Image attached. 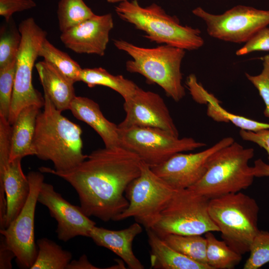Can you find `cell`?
Here are the masks:
<instances>
[{
  "mask_svg": "<svg viewBox=\"0 0 269 269\" xmlns=\"http://www.w3.org/2000/svg\"><path fill=\"white\" fill-rule=\"evenodd\" d=\"M254 155L253 148L234 141L211 155L204 174L189 189L210 199L248 188L255 177L249 165Z\"/></svg>",
  "mask_w": 269,
  "mask_h": 269,
  "instance_id": "cell-5",
  "label": "cell"
},
{
  "mask_svg": "<svg viewBox=\"0 0 269 269\" xmlns=\"http://www.w3.org/2000/svg\"><path fill=\"white\" fill-rule=\"evenodd\" d=\"M150 266L154 269H212L188 258L168 245L152 229H146Z\"/></svg>",
  "mask_w": 269,
  "mask_h": 269,
  "instance_id": "cell-23",
  "label": "cell"
},
{
  "mask_svg": "<svg viewBox=\"0 0 269 269\" xmlns=\"http://www.w3.org/2000/svg\"><path fill=\"white\" fill-rule=\"evenodd\" d=\"M36 6L33 0H0V15L8 22L15 12L28 10Z\"/></svg>",
  "mask_w": 269,
  "mask_h": 269,
  "instance_id": "cell-36",
  "label": "cell"
},
{
  "mask_svg": "<svg viewBox=\"0 0 269 269\" xmlns=\"http://www.w3.org/2000/svg\"><path fill=\"white\" fill-rule=\"evenodd\" d=\"M69 110L76 118L87 124L97 133L106 147L120 146L118 126L104 117L99 105L94 101L76 96Z\"/></svg>",
  "mask_w": 269,
  "mask_h": 269,
  "instance_id": "cell-19",
  "label": "cell"
},
{
  "mask_svg": "<svg viewBox=\"0 0 269 269\" xmlns=\"http://www.w3.org/2000/svg\"><path fill=\"white\" fill-rule=\"evenodd\" d=\"M206 260L212 269H232L241 262L242 255L231 249L223 240L216 238L212 232L205 234Z\"/></svg>",
  "mask_w": 269,
  "mask_h": 269,
  "instance_id": "cell-26",
  "label": "cell"
},
{
  "mask_svg": "<svg viewBox=\"0 0 269 269\" xmlns=\"http://www.w3.org/2000/svg\"><path fill=\"white\" fill-rule=\"evenodd\" d=\"M161 238L172 248L188 258L200 264L208 265L206 260L207 242L205 237L168 234Z\"/></svg>",
  "mask_w": 269,
  "mask_h": 269,
  "instance_id": "cell-28",
  "label": "cell"
},
{
  "mask_svg": "<svg viewBox=\"0 0 269 269\" xmlns=\"http://www.w3.org/2000/svg\"><path fill=\"white\" fill-rule=\"evenodd\" d=\"M11 125L8 119L0 116V175L9 162L11 149Z\"/></svg>",
  "mask_w": 269,
  "mask_h": 269,
  "instance_id": "cell-34",
  "label": "cell"
},
{
  "mask_svg": "<svg viewBox=\"0 0 269 269\" xmlns=\"http://www.w3.org/2000/svg\"><path fill=\"white\" fill-rule=\"evenodd\" d=\"M80 81L90 88L96 86L110 88L118 93L124 100L131 97L138 87L134 82L123 75H114L102 67L82 69Z\"/></svg>",
  "mask_w": 269,
  "mask_h": 269,
  "instance_id": "cell-24",
  "label": "cell"
},
{
  "mask_svg": "<svg viewBox=\"0 0 269 269\" xmlns=\"http://www.w3.org/2000/svg\"><path fill=\"white\" fill-rule=\"evenodd\" d=\"M263 64V69L260 74L253 76L246 73L245 75L258 90L265 104L264 115L269 119V54L264 57Z\"/></svg>",
  "mask_w": 269,
  "mask_h": 269,
  "instance_id": "cell-33",
  "label": "cell"
},
{
  "mask_svg": "<svg viewBox=\"0 0 269 269\" xmlns=\"http://www.w3.org/2000/svg\"><path fill=\"white\" fill-rule=\"evenodd\" d=\"M95 14L83 0H60L57 10L61 32L92 17Z\"/></svg>",
  "mask_w": 269,
  "mask_h": 269,
  "instance_id": "cell-29",
  "label": "cell"
},
{
  "mask_svg": "<svg viewBox=\"0 0 269 269\" xmlns=\"http://www.w3.org/2000/svg\"><path fill=\"white\" fill-rule=\"evenodd\" d=\"M239 134L242 139L255 143L264 148L268 154L269 160V129L256 132L241 129Z\"/></svg>",
  "mask_w": 269,
  "mask_h": 269,
  "instance_id": "cell-37",
  "label": "cell"
},
{
  "mask_svg": "<svg viewBox=\"0 0 269 269\" xmlns=\"http://www.w3.org/2000/svg\"><path fill=\"white\" fill-rule=\"evenodd\" d=\"M43 91L59 111L69 110L76 95L73 82L53 65L43 60L35 65Z\"/></svg>",
  "mask_w": 269,
  "mask_h": 269,
  "instance_id": "cell-20",
  "label": "cell"
},
{
  "mask_svg": "<svg viewBox=\"0 0 269 269\" xmlns=\"http://www.w3.org/2000/svg\"><path fill=\"white\" fill-rule=\"evenodd\" d=\"M15 258L14 253L6 245L3 236L0 235V269H9L12 266L11 261Z\"/></svg>",
  "mask_w": 269,
  "mask_h": 269,
  "instance_id": "cell-38",
  "label": "cell"
},
{
  "mask_svg": "<svg viewBox=\"0 0 269 269\" xmlns=\"http://www.w3.org/2000/svg\"><path fill=\"white\" fill-rule=\"evenodd\" d=\"M141 160L134 153L121 146L92 151L85 160L70 170L56 171L42 166V173H50L68 182L77 192L82 211L88 217L108 222L129 206L124 193L139 176Z\"/></svg>",
  "mask_w": 269,
  "mask_h": 269,
  "instance_id": "cell-1",
  "label": "cell"
},
{
  "mask_svg": "<svg viewBox=\"0 0 269 269\" xmlns=\"http://www.w3.org/2000/svg\"><path fill=\"white\" fill-rule=\"evenodd\" d=\"M38 54L73 83L80 81L82 70L80 65L67 53L55 47L46 38L41 45Z\"/></svg>",
  "mask_w": 269,
  "mask_h": 269,
  "instance_id": "cell-27",
  "label": "cell"
},
{
  "mask_svg": "<svg viewBox=\"0 0 269 269\" xmlns=\"http://www.w3.org/2000/svg\"><path fill=\"white\" fill-rule=\"evenodd\" d=\"M244 269H259L269 263V232L259 230L250 246Z\"/></svg>",
  "mask_w": 269,
  "mask_h": 269,
  "instance_id": "cell-31",
  "label": "cell"
},
{
  "mask_svg": "<svg viewBox=\"0 0 269 269\" xmlns=\"http://www.w3.org/2000/svg\"><path fill=\"white\" fill-rule=\"evenodd\" d=\"M202 19L211 37L236 43L246 42L260 29L269 24V10L238 5L222 14L209 13L201 7L192 10Z\"/></svg>",
  "mask_w": 269,
  "mask_h": 269,
  "instance_id": "cell-11",
  "label": "cell"
},
{
  "mask_svg": "<svg viewBox=\"0 0 269 269\" xmlns=\"http://www.w3.org/2000/svg\"><path fill=\"white\" fill-rule=\"evenodd\" d=\"M258 51H269V28L265 27L252 36L236 54L242 56Z\"/></svg>",
  "mask_w": 269,
  "mask_h": 269,
  "instance_id": "cell-35",
  "label": "cell"
},
{
  "mask_svg": "<svg viewBox=\"0 0 269 269\" xmlns=\"http://www.w3.org/2000/svg\"><path fill=\"white\" fill-rule=\"evenodd\" d=\"M37 201L48 208L51 216L56 221V233L59 240L66 242L77 236L90 237L96 223L82 211L80 207L65 199L52 185L42 183Z\"/></svg>",
  "mask_w": 269,
  "mask_h": 269,
  "instance_id": "cell-15",
  "label": "cell"
},
{
  "mask_svg": "<svg viewBox=\"0 0 269 269\" xmlns=\"http://www.w3.org/2000/svg\"><path fill=\"white\" fill-rule=\"evenodd\" d=\"M126 0H107V1L108 2L112 3H117V2L120 3L121 2H123Z\"/></svg>",
  "mask_w": 269,
  "mask_h": 269,
  "instance_id": "cell-41",
  "label": "cell"
},
{
  "mask_svg": "<svg viewBox=\"0 0 269 269\" xmlns=\"http://www.w3.org/2000/svg\"><path fill=\"white\" fill-rule=\"evenodd\" d=\"M115 11L121 19L143 31L151 42L185 50H197L204 45L199 29L180 24L176 16L155 3L143 7L137 0H128L119 3Z\"/></svg>",
  "mask_w": 269,
  "mask_h": 269,
  "instance_id": "cell-4",
  "label": "cell"
},
{
  "mask_svg": "<svg viewBox=\"0 0 269 269\" xmlns=\"http://www.w3.org/2000/svg\"><path fill=\"white\" fill-rule=\"evenodd\" d=\"M142 231L136 222L120 230H111L95 226L90 238L98 246L108 249L120 257L131 269H143L144 266L134 255L132 244L136 236Z\"/></svg>",
  "mask_w": 269,
  "mask_h": 269,
  "instance_id": "cell-18",
  "label": "cell"
},
{
  "mask_svg": "<svg viewBox=\"0 0 269 269\" xmlns=\"http://www.w3.org/2000/svg\"><path fill=\"white\" fill-rule=\"evenodd\" d=\"M188 89L194 101L200 104H208L207 114L216 122L232 123L241 130L249 131L269 129L268 123L256 121L226 111L220 106L219 100L209 93L196 80L189 83Z\"/></svg>",
  "mask_w": 269,
  "mask_h": 269,
  "instance_id": "cell-21",
  "label": "cell"
},
{
  "mask_svg": "<svg viewBox=\"0 0 269 269\" xmlns=\"http://www.w3.org/2000/svg\"><path fill=\"white\" fill-rule=\"evenodd\" d=\"M114 44L132 58L126 63L127 71L139 74L149 83L157 84L175 102L185 96L181 72L185 50L165 44L145 48L122 39L114 40Z\"/></svg>",
  "mask_w": 269,
  "mask_h": 269,
  "instance_id": "cell-3",
  "label": "cell"
},
{
  "mask_svg": "<svg viewBox=\"0 0 269 269\" xmlns=\"http://www.w3.org/2000/svg\"><path fill=\"white\" fill-rule=\"evenodd\" d=\"M40 108L30 105L23 108L11 125V149L9 161L35 155L33 140L37 117Z\"/></svg>",
  "mask_w": 269,
  "mask_h": 269,
  "instance_id": "cell-22",
  "label": "cell"
},
{
  "mask_svg": "<svg viewBox=\"0 0 269 269\" xmlns=\"http://www.w3.org/2000/svg\"><path fill=\"white\" fill-rule=\"evenodd\" d=\"M175 191L142 161L140 175L126 190L129 206L116 221L134 217L146 230L152 229Z\"/></svg>",
  "mask_w": 269,
  "mask_h": 269,
  "instance_id": "cell-9",
  "label": "cell"
},
{
  "mask_svg": "<svg viewBox=\"0 0 269 269\" xmlns=\"http://www.w3.org/2000/svg\"><path fill=\"white\" fill-rule=\"evenodd\" d=\"M123 106L126 116L118 125L119 128H154L179 137L178 129L169 110L158 94L138 86L134 94L124 100Z\"/></svg>",
  "mask_w": 269,
  "mask_h": 269,
  "instance_id": "cell-14",
  "label": "cell"
},
{
  "mask_svg": "<svg viewBox=\"0 0 269 269\" xmlns=\"http://www.w3.org/2000/svg\"><path fill=\"white\" fill-rule=\"evenodd\" d=\"M114 27L112 15L95 14L79 24L61 32V42L78 54H105L109 34Z\"/></svg>",
  "mask_w": 269,
  "mask_h": 269,
  "instance_id": "cell-16",
  "label": "cell"
},
{
  "mask_svg": "<svg viewBox=\"0 0 269 269\" xmlns=\"http://www.w3.org/2000/svg\"><path fill=\"white\" fill-rule=\"evenodd\" d=\"M88 261L85 255H82L78 260L71 261L68 264L67 269H97Z\"/></svg>",
  "mask_w": 269,
  "mask_h": 269,
  "instance_id": "cell-40",
  "label": "cell"
},
{
  "mask_svg": "<svg viewBox=\"0 0 269 269\" xmlns=\"http://www.w3.org/2000/svg\"><path fill=\"white\" fill-rule=\"evenodd\" d=\"M27 176L30 185L28 199L17 217L6 228L0 230V233L7 247L14 253L19 267L30 269L37 254L34 237V216L44 176L40 171H31Z\"/></svg>",
  "mask_w": 269,
  "mask_h": 269,
  "instance_id": "cell-12",
  "label": "cell"
},
{
  "mask_svg": "<svg viewBox=\"0 0 269 269\" xmlns=\"http://www.w3.org/2000/svg\"><path fill=\"white\" fill-rule=\"evenodd\" d=\"M208 210L222 240L241 255L249 252L260 230L259 207L256 200L241 191L227 194L210 199Z\"/></svg>",
  "mask_w": 269,
  "mask_h": 269,
  "instance_id": "cell-6",
  "label": "cell"
},
{
  "mask_svg": "<svg viewBox=\"0 0 269 269\" xmlns=\"http://www.w3.org/2000/svg\"><path fill=\"white\" fill-rule=\"evenodd\" d=\"M16 60L0 68V116L8 119L14 84Z\"/></svg>",
  "mask_w": 269,
  "mask_h": 269,
  "instance_id": "cell-32",
  "label": "cell"
},
{
  "mask_svg": "<svg viewBox=\"0 0 269 269\" xmlns=\"http://www.w3.org/2000/svg\"><path fill=\"white\" fill-rule=\"evenodd\" d=\"M209 200L189 188L176 190L151 229L160 238L168 234L203 235L219 232L209 213Z\"/></svg>",
  "mask_w": 269,
  "mask_h": 269,
  "instance_id": "cell-7",
  "label": "cell"
},
{
  "mask_svg": "<svg viewBox=\"0 0 269 269\" xmlns=\"http://www.w3.org/2000/svg\"><path fill=\"white\" fill-rule=\"evenodd\" d=\"M37 254L30 269H67L72 255L46 238L37 240Z\"/></svg>",
  "mask_w": 269,
  "mask_h": 269,
  "instance_id": "cell-25",
  "label": "cell"
},
{
  "mask_svg": "<svg viewBox=\"0 0 269 269\" xmlns=\"http://www.w3.org/2000/svg\"><path fill=\"white\" fill-rule=\"evenodd\" d=\"M252 173L255 177L269 176V164L260 158L257 159L252 166Z\"/></svg>",
  "mask_w": 269,
  "mask_h": 269,
  "instance_id": "cell-39",
  "label": "cell"
},
{
  "mask_svg": "<svg viewBox=\"0 0 269 269\" xmlns=\"http://www.w3.org/2000/svg\"><path fill=\"white\" fill-rule=\"evenodd\" d=\"M44 105L36 122L33 147L39 159L50 160L56 171L70 170L86 159L83 152L82 130L65 117L44 92Z\"/></svg>",
  "mask_w": 269,
  "mask_h": 269,
  "instance_id": "cell-2",
  "label": "cell"
},
{
  "mask_svg": "<svg viewBox=\"0 0 269 269\" xmlns=\"http://www.w3.org/2000/svg\"><path fill=\"white\" fill-rule=\"evenodd\" d=\"M21 158L10 161L0 175V198L6 200V228L18 215L30 193V185L21 167Z\"/></svg>",
  "mask_w": 269,
  "mask_h": 269,
  "instance_id": "cell-17",
  "label": "cell"
},
{
  "mask_svg": "<svg viewBox=\"0 0 269 269\" xmlns=\"http://www.w3.org/2000/svg\"><path fill=\"white\" fill-rule=\"evenodd\" d=\"M18 28L21 40L16 59L14 88L8 119L11 125L23 108L30 105L41 108L44 107L45 102L44 97L33 86L32 73L47 33L32 17L22 20Z\"/></svg>",
  "mask_w": 269,
  "mask_h": 269,
  "instance_id": "cell-8",
  "label": "cell"
},
{
  "mask_svg": "<svg viewBox=\"0 0 269 269\" xmlns=\"http://www.w3.org/2000/svg\"><path fill=\"white\" fill-rule=\"evenodd\" d=\"M119 135L120 146L136 154L150 168L176 153L206 145L192 137L179 138L162 130L150 127L119 128Z\"/></svg>",
  "mask_w": 269,
  "mask_h": 269,
  "instance_id": "cell-10",
  "label": "cell"
},
{
  "mask_svg": "<svg viewBox=\"0 0 269 269\" xmlns=\"http://www.w3.org/2000/svg\"><path fill=\"white\" fill-rule=\"evenodd\" d=\"M21 35L15 25L1 27L0 34V68L14 61L20 48Z\"/></svg>",
  "mask_w": 269,
  "mask_h": 269,
  "instance_id": "cell-30",
  "label": "cell"
},
{
  "mask_svg": "<svg viewBox=\"0 0 269 269\" xmlns=\"http://www.w3.org/2000/svg\"><path fill=\"white\" fill-rule=\"evenodd\" d=\"M234 141L233 137H226L203 151L190 153H177L163 163L150 168L173 189L189 188L204 174L211 155Z\"/></svg>",
  "mask_w": 269,
  "mask_h": 269,
  "instance_id": "cell-13",
  "label": "cell"
}]
</instances>
